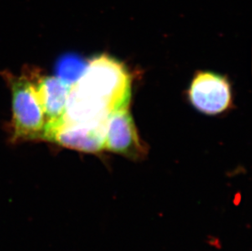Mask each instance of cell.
<instances>
[{"instance_id": "obj_1", "label": "cell", "mask_w": 252, "mask_h": 251, "mask_svg": "<svg viewBox=\"0 0 252 251\" xmlns=\"http://www.w3.org/2000/svg\"><path fill=\"white\" fill-rule=\"evenodd\" d=\"M131 78L122 62L108 55L88 63L80 79L71 86L67 113L80 123L107 121L114 112L128 108Z\"/></svg>"}, {"instance_id": "obj_2", "label": "cell", "mask_w": 252, "mask_h": 251, "mask_svg": "<svg viewBox=\"0 0 252 251\" xmlns=\"http://www.w3.org/2000/svg\"><path fill=\"white\" fill-rule=\"evenodd\" d=\"M12 90V140L42 139L45 118L33 81L25 76L10 80Z\"/></svg>"}, {"instance_id": "obj_3", "label": "cell", "mask_w": 252, "mask_h": 251, "mask_svg": "<svg viewBox=\"0 0 252 251\" xmlns=\"http://www.w3.org/2000/svg\"><path fill=\"white\" fill-rule=\"evenodd\" d=\"M33 83L45 118L43 140H49L64 124L71 86L57 76H43Z\"/></svg>"}, {"instance_id": "obj_4", "label": "cell", "mask_w": 252, "mask_h": 251, "mask_svg": "<svg viewBox=\"0 0 252 251\" xmlns=\"http://www.w3.org/2000/svg\"><path fill=\"white\" fill-rule=\"evenodd\" d=\"M189 98L198 111L212 115L220 114L230 106V84L223 76L199 72L191 83Z\"/></svg>"}, {"instance_id": "obj_5", "label": "cell", "mask_w": 252, "mask_h": 251, "mask_svg": "<svg viewBox=\"0 0 252 251\" xmlns=\"http://www.w3.org/2000/svg\"><path fill=\"white\" fill-rule=\"evenodd\" d=\"M104 149L134 160L147 154L127 108L114 112L108 118Z\"/></svg>"}, {"instance_id": "obj_6", "label": "cell", "mask_w": 252, "mask_h": 251, "mask_svg": "<svg viewBox=\"0 0 252 251\" xmlns=\"http://www.w3.org/2000/svg\"><path fill=\"white\" fill-rule=\"evenodd\" d=\"M106 124H78L64 121L48 141L57 143L70 150L97 154L105 150Z\"/></svg>"}, {"instance_id": "obj_7", "label": "cell", "mask_w": 252, "mask_h": 251, "mask_svg": "<svg viewBox=\"0 0 252 251\" xmlns=\"http://www.w3.org/2000/svg\"><path fill=\"white\" fill-rule=\"evenodd\" d=\"M88 65V62L78 56L67 55L57 64V77L69 85H74L84 74Z\"/></svg>"}]
</instances>
